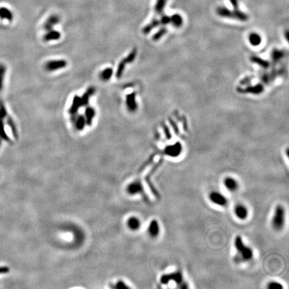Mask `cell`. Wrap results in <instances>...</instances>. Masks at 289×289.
Listing matches in <instances>:
<instances>
[{
  "label": "cell",
  "mask_w": 289,
  "mask_h": 289,
  "mask_svg": "<svg viewBox=\"0 0 289 289\" xmlns=\"http://www.w3.org/2000/svg\"><path fill=\"white\" fill-rule=\"evenodd\" d=\"M167 0H157L155 6V11L158 14H161L166 4Z\"/></svg>",
  "instance_id": "obj_26"
},
{
  "label": "cell",
  "mask_w": 289,
  "mask_h": 289,
  "mask_svg": "<svg viewBox=\"0 0 289 289\" xmlns=\"http://www.w3.org/2000/svg\"><path fill=\"white\" fill-rule=\"evenodd\" d=\"M230 2L234 7L235 10H238V0H230Z\"/></svg>",
  "instance_id": "obj_38"
},
{
  "label": "cell",
  "mask_w": 289,
  "mask_h": 289,
  "mask_svg": "<svg viewBox=\"0 0 289 289\" xmlns=\"http://www.w3.org/2000/svg\"><path fill=\"white\" fill-rule=\"evenodd\" d=\"M7 116V110L5 106L2 104L0 105V119H3Z\"/></svg>",
  "instance_id": "obj_34"
},
{
  "label": "cell",
  "mask_w": 289,
  "mask_h": 289,
  "mask_svg": "<svg viewBox=\"0 0 289 289\" xmlns=\"http://www.w3.org/2000/svg\"><path fill=\"white\" fill-rule=\"evenodd\" d=\"M96 115V110L92 106H86V109L84 110V117L86 120V124L88 126H91L92 124L93 119Z\"/></svg>",
  "instance_id": "obj_14"
},
{
  "label": "cell",
  "mask_w": 289,
  "mask_h": 289,
  "mask_svg": "<svg viewBox=\"0 0 289 289\" xmlns=\"http://www.w3.org/2000/svg\"><path fill=\"white\" fill-rule=\"evenodd\" d=\"M182 151V147L179 143H177L173 145H171L165 148L164 152L169 157H176L181 154Z\"/></svg>",
  "instance_id": "obj_7"
},
{
  "label": "cell",
  "mask_w": 289,
  "mask_h": 289,
  "mask_svg": "<svg viewBox=\"0 0 289 289\" xmlns=\"http://www.w3.org/2000/svg\"><path fill=\"white\" fill-rule=\"evenodd\" d=\"M234 246L237 250V255L235 256L236 262H247L252 259V250L250 248L244 245L240 236H237L235 238Z\"/></svg>",
  "instance_id": "obj_1"
},
{
  "label": "cell",
  "mask_w": 289,
  "mask_h": 289,
  "mask_svg": "<svg viewBox=\"0 0 289 289\" xmlns=\"http://www.w3.org/2000/svg\"><path fill=\"white\" fill-rule=\"evenodd\" d=\"M10 272V268L7 266H0V274H6Z\"/></svg>",
  "instance_id": "obj_37"
},
{
  "label": "cell",
  "mask_w": 289,
  "mask_h": 289,
  "mask_svg": "<svg viewBox=\"0 0 289 289\" xmlns=\"http://www.w3.org/2000/svg\"><path fill=\"white\" fill-rule=\"evenodd\" d=\"M165 33H166V29L164 28H161V30H159L156 34H155L153 35V40L154 41L158 40H159L160 38H161Z\"/></svg>",
  "instance_id": "obj_32"
},
{
  "label": "cell",
  "mask_w": 289,
  "mask_h": 289,
  "mask_svg": "<svg viewBox=\"0 0 289 289\" xmlns=\"http://www.w3.org/2000/svg\"><path fill=\"white\" fill-rule=\"evenodd\" d=\"M234 214L236 216L237 218L244 220L246 219L248 216V210L246 206H244L242 204H238L234 207Z\"/></svg>",
  "instance_id": "obj_10"
},
{
  "label": "cell",
  "mask_w": 289,
  "mask_h": 289,
  "mask_svg": "<svg viewBox=\"0 0 289 289\" xmlns=\"http://www.w3.org/2000/svg\"><path fill=\"white\" fill-rule=\"evenodd\" d=\"M148 232L149 235L153 238L158 236L160 232V227L158 221L156 220H153L150 222L148 227Z\"/></svg>",
  "instance_id": "obj_17"
},
{
  "label": "cell",
  "mask_w": 289,
  "mask_h": 289,
  "mask_svg": "<svg viewBox=\"0 0 289 289\" xmlns=\"http://www.w3.org/2000/svg\"><path fill=\"white\" fill-rule=\"evenodd\" d=\"M127 226L132 230H137L141 227V221L137 217H131L127 220Z\"/></svg>",
  "instance_id": "obj_19"
},
{
  "label": "cell",
  "mask_w": 289,
  "mask_h": 289,
  "mask_svg": "<svg viewBox=\"0 0 289 289\" xmlns=\"http://www.w3.org/2000/svg\"><path fill=\"white\" fill-rule=\"evenodd\" d=\"M61 37V34L60 32L54 30H50L47 31V32L44 35V40L45 42L55 41L59 40Z\"/></svg>",
  "instance_id": "obj_18"
},
{
  "label": "cell",
  "mask_w": 289,
  "mask_h": 289,
  "mask_svg": "<svg viewBox=\"0 0 289 289\" xmlns=\"http://www.w3.org/2000/svg\"><path fill=\"white\" fill-rule=\"evenodd\" d=\"M113 69L111 68H106L101 71L99 74V78L104 82L109 81V80L113 77Z\"/></svg>",
  "instance_id": "obj_20"
},
{
  "label": "cell",
  "mask_w": 289,
  "mask_h": 289,
  "mask_svg": "<svg viewBox=\"0 0 289 289\" xmlns=\"http://www.w3.org/2000/svg\"><path fill=\"white\" fill-rule=\"evenodd\" d=\"M95 91L96 90L94 86H90L87 88V90L82 95V97H81L82 106H86L88 105L91 97L95 95Z\"/></svg>",
  "instance_id": "obj_15"
},
{
  "label": "cell",
  "mask_w": 289,
  "mask_h": 289,
  "mask_svg": "<svg viewBox=\"0 0 289 289\" xmlns=\"http://www.w3.org/2000/svg\"><path fill=\"white\" fill-rule=\"evenodd\" d=\"M171 19V23L175 26V27H180V26L183 24V19L180 15L179 14H174L171 17H170Z\"/></svg>",
  "instance_id": "obj_25"
},
{
  "label": "cell",
  "mask_w": 289,
  "mask_h": 289,
  "mask_svg": "<svg viewBox=\"0 0 289 289\" xmlns=\"http://www.w3.org/2000/svg\"><path fill=\"white\" fill-rule=\"evenodd\" d=\"M72 117V122L74 123V127L77 128V130L80 131H82L86 125L85 117H84V115H77V114L75 115H73Z\"/></svg>",
  "instance_id": "obj_11"
},
{
  "label": "cell",
  "mask_w": 289,
  "mask_h": 289,
  "mask_svg": "<svg viewBox=\"0 0 289 289\" xmlns=\"http://www.w3.org/2000/svg\"><path fill=\"white\" fill-rule=\"evenodd\" d=\"M127 64V62L124 58L122 59L121 61H120L117 66L116 73H115V76H116L117 78H121L123 77V73L124 72V69H125L126 68Z\"/></svg>",
  "instance_id": "obj_22"
},
{
  "label": "cell",
  "mask_w": 289,
  "mask_h": 289,
  "mask_svg": "<svg viewBox=\"0 0 289 289\" xmlns=\"http://www.w3.org/2000/svg\"><path fill=\"white\" fill-rule=\"evenodd\" d=\"M1 143H2V141H1V139H0V146H1Z\"/></svg>",
  "instance_id": "obj_40"
},
{
  "label": "cell",
  "mask_w": 289,
  "mask_h": 289,
  "mask_svg": "<svg viewBox=\"0 0 289 289\" xmlns=\"http://www.w3.org/2000/svg\"><path fill=\"white\" fill-rule=\"evenodd\" d=\"M160 281L163 284H167L168 282L170 281H173L177 282V284H179L180 288H184V282H183V277L180 273H174L170 274H165L161 277Z\"/></svg>",
  "instance_id": "obj_4"
},
{
  "label": "cell",
  "mask_w": 289,
  "mask_h": 289,
  "mask_svg": "<svg viewBox=\"0 0 289 289\" xmlns=\"http://www.w3.org/2000/svg\"><path fill=\"white\" fill-rule=\"evenodd\" d=\"M137 49L135 48V49H133L129 54H128V56L126 58H124V59H125L127 64L132 63V62L135 60V58L137 56Z\"/></svg>",
  "instance_id": "obj_30"
},
{
  "label": "cell",
  "mask_w": 289,
  "mask_h": 289,
  "mask_svg": "<svg viewBox=\"0 0 289 289\" xmlns=\"http://www.w3.org/2000/svg\"><path fill=\"white\" fill-rule=\"evenodd\" d=\"M114 288H118V289H123V288H129L130 287L128 286H127V284L124 283L123 281H118L117 282L116 286L114 287Z\"/></svg>",
  "instance_id": "obj_36"
},
{
  "label": "cell",
  "mask_w": 289,
  "mask_h": 289,
  "mask_svg": "<svg viewBox=\"0 0 289 289\" xmlns=\"http://www.w3.org/2000/svg\"><path fill=\"white\" fill-rule=\"evenodd\" d=\"M67 66V62L65 60H53L48 61L45 64V69L49 72H54L58 70L64 68Z\"/></svg>",
  "instance_id": "obj_5"
},
{
  "label": "cell",
  "mask_w": 289,
  "mask_h": 289,
  "mask_svg": "<svg viewBox=\"0 0 289 289\" xmlns=\"http://www.w3.org/2000/svg\"><path fill=\"white\" fill-rule=\"evenodd\" d=\"M253 61L256 62V63H259V65L262 66V67H264V68H266V67H267V66H268V63L267 62L263 60H261L260 58H255L253 59Z\"/></svg>",
  "instance_id": "obj_33"
},
{
  "label": "cell",
  "mask_w": 289,
  "mask_h": 289,
  "mask_svg": "<svg viewBox=\"0 0 289 289\" xmlns=\"http://www.w3.org/2000/svg\"><path fill=\"white\" fill-rule=\"evenodd\" d=\"M210 201L217 206L224 207L228 204V199L223 194L217 192H212L209 195Z\"/></svg>",
  "instance_id": "obj_6"
},
{
  "label": "cell",
  "mask_w": 289,
  "mask_h": 289,
  "mask_svg": "<svg viewBox=\"0 0 289 289\" xmlns=\"http://www.w3.org/2000/svg\"><path fill=\"white\" fill-rule=\"evenodd\" d=\"M160 24L159 20L155 19L153 20L150 24L148 25H147L143 29V33L145 34H149L151 31H152L155 28H156L157 26H158Z\"/></svg>",
  "instance_id": "obj_24"
},
{
  "label": "cell",
  "mask_w": 289,
  "mask_h": 289,
  "mask_svg": "<svg viewBox=\"0 0 289 289\" xmlns=\"http://www.w3.org/2000/svg\"><path fill=\"white\" fill-rule=\"evenodd\" d=\"M6 72V67L2 64H0V91L2 89L4 77Z\"/></svg>",
  "instance_id": "obj_29"
},
{
  "label": "cell",
  "mask_w": 289,
  "mask_h": 289,
  "mask_svg": "<svg viewBox=\"0 0 289 289\" xmlns=\"http://www.w3.org/2000/svg\"><path fill=\"white\" fill-rule=\"evenodd\" d=\"M159 22H160V24H162V25H166V24H170L171 23L170 17H169L167 16H163L161 18V20H159Z\"/></svg>",
  "instance_id": "obj_35"
},
{
  "label": "cell",
  "mask_w": 289,
  "mask_h": 289,
  "mask_svg": "<svg viewBox=\"0 0 289 289\" xmlns=\"http://www.w3.org/2000/svg\"><path fill=\"white\" fill-rule=\"evenodd\" d=\"M152 160H153V158H151V159H150L149 160V161H148V163H151V161H152ZM147 165V163H146V164H144V165H143V167H142V169H143V168H144V167H145Z\"/></svg>",
  "instance_id": "obj_39"
},
{
  "label": "cell",
  "mask_w": 289,
  "mask_h": 289,
  "mask_svg": "<svg viewBox=\"0 0 289 289\" xmlns=\"http://www.w3.org/2000/svg\"><path fill=\"white\" fill-rule=\"evenodd\" d=\"M59 22H60V17L58 16L52 15L51 16L48 17V20L46 21L45 23H44V29L46 31L52 30V28L57 24H58Z\"/></svg>",
  "instance_id": "obj_16"
},
{
  "label": "cell",
  "mask_w": 289,
  "mask_h": 289,
  "mask_svg": "<svg viewBox=\"0 0 289 289\" xmlns=\"http://www.w3.org/2000/svg\"><path fill=\"white\" fill-rule=\"evenodd\" d=\"M249 40H250V42L251 44H252L253 46H258L259 45L261 42V38L260 37L259 35H258L255 33L251 34L250 35V38H249Z\"/></svg>",
  "instance_id": "obj_28"
},
{
  "label": "cell",
  "mask_w": 289,
  "mask_h": 289,
  "mask_svg": "<svg viewBox=\"0 0 289 289\" xmlns=\"http://www.w3.org/2000/svg\"><path fill=\"white\" fill-rule=\"evenodd\" d=\"M224 185L225 188L230 192H234L237 191L239 188V184L238 181L232 177H226L224 180Z\"/></svg>",
  "instance_id": "obj_13"
},
{
  "label": "cell",
  "mask_w": 289,
  "mask_h": 289,
  "mask_svg": "<svg viewBox=\"0 0 289 289\" xmlns=\"http://www.w3.org/2000/svg\"><path fill=\"white\" fill-rule=\"evenodd\" d=\"M217 14L221 17H228V18H232V19H236L240 21H245L248 20V16L247 14H244L242 12L238 10H230L229 9L226 7H218L217 8L216 10Z\"/></svg>",
  "instance_id": "obj_3"
},
{
  "label": "cell",
  "mask_w": 289,
  "mask_h": 289,
  "mask_svg": "<svg viewBox=\"0 0 289 289\" xmlns=\"http://www.w3.org/2000/svg\"><path fill=\"white\" fill-rule=\"evenodd\" d=\"M267 288L268 289H282L283 285L277 281H271L267 284Z\"/></svg>",
  "instance_id": "obj_31"
},
{
  "label": "cell",
  "mask_w": 289,
  "mask_h": 289,
  "mask_svg": "<svg viewBox=\"0 0 289 289\" xmlns=\"http://www.w3.org/2000/svg\"><path fill=\"white\" fill-rule=\"evenodd\" d=\"M7 123L8 126L11 128L13 136H14L16 139H17V138H18V133H17V127L16 125V123L14 121V120L12 119V117H8L7 118Z\"/></svg>",
  "instance_id": "obj_23"
},
{
  "label": "cell",
  "mask_w": 289,
  "mask_h": 289,
  "mask_svg": "<svg viewBox=\"0 0 289 289\" xmlns=\"http://www.w3.org/2000/svg\"><path fill=\"white\" fill-rule=\"evenodd\" d=\"M0 18L6 19L11 21L14 18V16H13V13L9 9L2 7H0Z\"/></svg>",
  "instance_id": "obj_21"
},
{
  "label": "cell",
  "mask_w": 289,
  "mask_h": 289,
  "mask_svg": "<svg viewBox=\"0 0 289 289\" xmlns=\"http://www.w3.org/2000/svg\"><path fill=\"white\" fill-rule=\"evenodd\" d=\"M0 137H1L2 139L6 141H10V137L7 135V133L5 131V127H4L3 119H0Z\"/></svg>",
  "instance_id": "obj_27"
},
{
  "label": "cell",
  "mask_w": 289,
  "mask_h": 289,
  "mask_svg": "<svg viewBox=\"0 0 289 289\" xmlns=\"http://www.w3.org/2000/svg\"><path fill=\"white\" fill-rule=\"evenodd\" d=\"M286 219L285 209L281 205H278L275 207L274 215L271 220V225L275 230H281L284 226Z\"/></svg>",
  "instance_id": "obj_2"
},
{
  "label": "cell",
  "mask_w": 289,
  "mask_h": 289,
  "mask_svg": "<svg viewBox=\"0 0 289 289\" xmlns=\"http://www.w3.org/2000/svg\"><path fill=\"white\" fill-rule=\"evenodd\" d=\"M82 107V103H81V96L78 95H75L72 99V105H71L69 109V114L73 116V115L77 114L80 108Z\"/></svg>",
  "instance_id": "obj_12"
},
{
  "label": "cell",
  "mask_w": 289,
  "mask_h": 289,
  "mask_svg": "<svg viewBox=\"0 0 289 289\" xmlns=\"http://www.w3.org/2000/svg\"><path fill=\"white\" fill-rule=\"evenodd\" d=\"M127 192L130 194H145L143 186L141 181H135L131 184L127 188Z\"/></svg>",
  "instance_id": "obj_9"
},
{
  "label": "cell",
  "mask_w": 289,
  "mask_h": 289,
  "mask_svg": "<svg viewBox=\"0 0 289 289\" xmlns=\"http://www.w3.org/2000/svg\"><path fill=\"white\" fill-rule=\"evenodd\" d=\"M126 105L128 111L131 113L135 112L137 109V103L136 101V93L131 92L126 96Z\"/></svg>",
  "instance_id": "obj_8"
}]
</instances>
